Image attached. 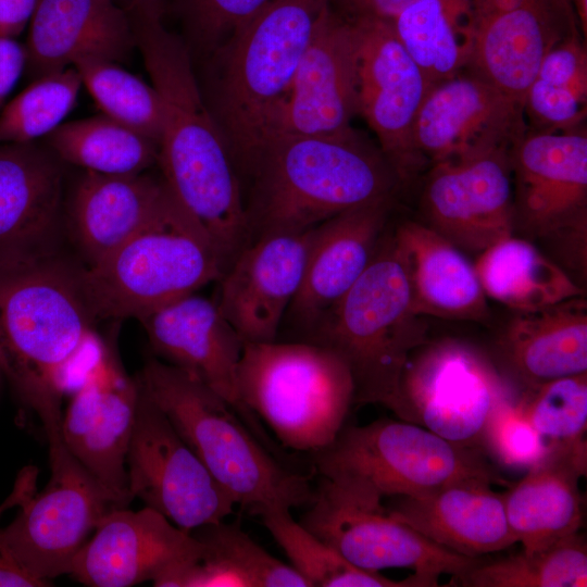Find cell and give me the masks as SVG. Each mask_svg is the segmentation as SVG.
I'll return each instance as SVG.
<instances>
[{
    "label": "cell",
    "instance_id": "obj_1",
    "mask_svg": "<svg viewBox=\"0 0 587 587\" xmlns=\"http://www.w3.org/2000/svg\"><path fill=\"white\" fill-rule=\"evenodd\" d=\"M161 18L130 12L136 48L162 101L158 165L227 266L251 242L239 175L198 83L192 54Z\"/></svg>",
    "mask_w": 587,
    "mask_h": 587
},
{
    "label": "cell",
    "instance_id": "obj_2",
    "mask_svg": "<svg viewBox=\"0 0 587 587\" xmlns=\"http://www.w3.org/2000/svg\"><path fill=\"white\" fill-rule=\"evenodd\" d=\"M83 267L67 251L0 270V367L39 416L49 446L63 444L61 403L74 366L102 345L83 295Z\"/></svg>",
    "mask_w": 587,
    "mask_h": 587
},
{
    "label": "cell",
    "instance_id": "obj_3",
    "mask_svg": "<svg viewBox=\"0 0 587 587\" xmlns=\"http://www.w3.org/2000/svg\"><path fill=\"white\" fill-rule=\"evenodd\" d=\"M249 176L245 207L252 240L307 230L345 211L394 199L401 185L379 147L353 128L275 135Z\"/></svg>",
    "mask_w": 587,
    "mask_h": 587
},
{
    "label": "cell",
    "instance_id": "obj_4",
    "mask_svg": "<svg viewBox=\"0 0 587 587\" xmlns=\"http://www.w3.org/2000/svg\"><path fill=\"white\" fill-rule=\"evenodd\" d=\"M328 0H271L208 57L202 89L236 171L251 173L274 135L297 66Z\"/></svg>",
    "mask_w": 587,
    "mask_h": 587
},
{
    "label": "cell",
    "instance_id": "obj_5",
    "mask_svg": "<svg viewBox=\"0 0 587 587\" xmlns=\"http://www.w3.org/2000/svg\"><path fill=\"white\" fill-rule=\"evenodd\" d=\"M136 377L236 504L259 515L312 501L310 476L277 460L232 405L203 383L155 357Z\"/></svg>",
    "mask_w": 587,
    "mask_h": 587
},
{
    "label": "cell",
    "instance_id": "obj_6",
    "mask_svg": "<svg viewBox=\"0 0 587 587\" xmlns=\"http://www.w3.org/2000/svg\"><path fill=\"white\" fill-rule=\"evenodd\" d=\"M302 340L329 349L345 363L354 404L390 409L410 355L427 342V324L413 309L392 235L384 236L361 277Z\"/></svg>",
    "mask_w": 587,
    "mask_h": 587
},
{
    "label": "cell",
    "instance_id": "obj_7",
    "mask_svg": "<svg viewBox=\"0 0 587 587\" xmlns=\"http://www.w3.org/2000/svg\"><path fill=\"white\" fill-rule=\"evenodd\" d=\"M172 191V190H171ZM225 268L175 195L167 205L91 267L80 284L99 321H137L211 282Z\"/></svg>",
    "mask_w": 587,
    "mask_h": 587
},
{
    "label": "cell",
    "instance_id": "obj_8",
    "mask_svg": "<svg viewBox=\"0 0 587 587\" xmlns=\"http://www.w3.org/2000/svg\"><path fill=\"white\" fill-rule=\"evenodd\" d=\"M237 389L283 447L310 454L335 440L354 404L345 363L329 349L303 340L243 342Z\"/></svg>",
    "mask_w": 587,
    "mask_h": 587
},
{
    "label": "cell",
    "instance_id": "obj_9",
    "mask_svg": "<svg viewBox=\"0 0 587 587\" xmlns=\"http://www.w3.org/2000/svg\"><path fill=\"white\" fill-rule=\"evenodd\" d=\"M311 461L320 476L374 502L428 494L467 478L508 484L482 449L453 444L402 420L345 425Z\"/></svg>",
    "mask_w": 587,
    "mask_h": 587
},
{
    "label": "cell",
    "instance_id": "obj_10",
    "mask_svg": "<svg viewBox=\"0 0 587 587\" xmlns=\"http://www.w3.org/2000/svg\"><path fill=\"white\" fill-rule=\"evenodd\" d=\"M513 235L540 241L563 268L586 271L587 133L525 132L510 150ZM517 236V235H516ZM555 260V262H557Z\"/></svg>",
    "mask_w": 587,
    "mask_h": 587
},
{
    "label": "cell",
    "instance_id": "obj_11",
    "mask_svg": "<svg viewBox=\"0 0 587 587\" xmlns=\"http://www.w3.org/2000/svg\"><path fill=\"white\" fill-rule=\"evenodd\" d=\"M516 400L491 355L459 339L426 342L409 358L390 411L458 445L479 448L494 412Z\"/></svg>",
    "mask_w": 587,
    "mask_h": 587
},
{
    "label": "cell",
    "instance_id": "obj_12",
    "mask_svg": "<svg viewBox=\"0 0 587 587\" xmlns=\"http://www.w3.org/2000/svg\"><path fill=\"white\" fill-rule=\"evenodd\" d=\"M299 523L359 569H410L435 586L440 575L463 573L483 559L441 547L391 517L383 502L360 498L325 476Z\"/></svg>",
    "mask_w": 587,
    "mask_h": 587
},
{
    "label": "cell",
    "instance_id": "obj_13",
    "mask_svg": "<svg viewBox=\"0 0 587 587\" xmlns=\"http://www.w3.org/2000/svg\"><path fill=\"white\" fill-rule=\"evenodd\" d=\"M126 470L130 496L191 530L225 520L236 505L139 384Z\"/></svg>",
    "mask_w": 587,
    "mask_h": 587
},
{
    "label": "cell",
    "instance_id": "obj_14",
    "mask_svg": "<svg viewBox=\"0 0 587 587\" xmlns=\"http://www.w3.org/2000/svg\"><path fill=\"white\" fill-rule=\"evenodd\" d=\"M51 476L46 488L22 504L0 530L3 542L34 576L48 580L71 574L74 558L109 512L127 508L104 489L65 446L49 449Z\"/></svg>",
    "mask_w": 587,
    "mask_h": 587
},
{
    "label": "cell",
    "instance_id": "obj_15",
    "mask_svg": "<svg viewBox=\"0 0 587 587\" xmlns=\"http://www.w3.org/2000/svg\"><path fill=\"white\" fill-rule=\"evenodd\" d=\"M350 21L358 39V113L374 132L400 184L408 183L426 167L414 148L413 129L434 85L407 52L390 21Z\"/></svg>",
    "mask_w": 587,
    "mask_h": 587
},
{
    "label": "cell",
    "instance_id": "obj_16",
    "mask_svg": "<svg viewBox=\"0 0 587 587\" xmlns=\"http://www.w3.org/2000/svg\"><path fill=\"white\" fill-rule=\"evenodd\" d=\"M525 132L521 102L462 71L430 88L415 120L413 142L430 167L511 150Z\"/></svg>",
    "mask_w": 587,
    "mask_h": 587
},
{
    "label": "cell",
    "instance_id": "obj_17",
    "mask_svg": "<svg viewBox=\"0 0 587 587\" xmlns=\"http://www.w3.org/2000/svg\"><path fill=\"white\" fill-rule=\"evenodd\" d=\"M65 192L66 164L45 143H0V270L70 251Z\"/></svg>",
    "mask_w": 587,
    "mask_h": 587
},
{
    "label": "cell",
    "instance_id": "obj_18",
    "mask_svg": "<svg viewBox=\"0 0 587 587\" xmlns=\"http://www.w3.org/2000/svg\"><path fill=\"white\" fill-rule=\"evenodd\" d=\"M199 552V540L158 511L116 509L100 520L92 538L77 552L71 575L90 587L143 582L174 587Z\"/></svg>",
    "mask_w": 587,
    "mask_h": 587
},
{
    "label": "cell",
    "instance_id": "obj_19",
    "mask_svg": "<svg viewBox=\"0 0 587 587\" xmlns=\"http://www.w3.org/2000/svg\"><path fill=\"white\" fill-rule=\"evenodd\" d=\"M138 400L136 377L123 370L115 349L102 344L62 419L65 448L104 489L126 507L127 450Z\"/></svg>",
    "mask_w": 587,
    "mask_h": 587
},
{
    "label": "cell",
    "instance_id": "obj_20",
    "mask_svg": "<svg viewBox=\"0 0 587 587\" xmlns=\"http://www.w3.org/2000/svg\"><path fill=\"white\" fill-rule=\"evenodd\" d=\"M425 225L478 255L513 235L510 150L429 167L420 199Z\"/></svg>",
    "mask_w": 587,
    "mask_h": 587
},
{
    "label": "cell",
    "instance_id": "obj_21",
    "mask_svg": "<svg viewBox=\"0 0 587 587\" xmlns=\"http://www.w3.org/2000/svg\"><path fill=\"white\" fill-rule=\"evenodd\" d=\"M138 322L158 359L197 378L226 400L275 454V445L239 397L237 369L243 340L215 300L191 294Z\"/></svg>",
    "mask_w": 587,
    "mask_h": 587
},
{
    "label": "cell",
    "instance_id": "obj_22",
    "mask_svg": "<svg viewBox=\"0 0 587 587\" xmlns=\"http://www.w3.org/2000/svg\"><path fill=\"white\" fill-rule=\"evenodd\" d=\"M355 114V28L352 21L340 15L327 3L322 9L301 55L273 136L344 133L352 128L351 121Z\"/></svg>",
    "mask_w": 587,
    "mask_h": 587
},
{
    "label": "cell",
    "instance_id": "obj_23",
    "mask_svg": "<svg viewBox=\"0 0 587 587\" xmlns=\"http://www.w3.org/2000/svg\"><path fill=\"white\" fill-rule=\"evenodd\" d=\"M314 228L253 239L218 279L215 300L243 342H271L295 298Z\"/></svg>",
    "mask_w": 587,
    "mask_h": 587
},
{
    "label": "cell",
    "instance_id": "obj_24",
    "mask_svg": "<svg viewBox=\"0 0 587 587\" xmlns=\"http://www.w3.org/2000/svg\"><path fill=\"white\" fill-rule=\"evenodd\" d=\"M171 198L162 176L83 170L65 192L67 248L85 267H91L161 212Z\"/></svg>",
    "mask_w": 587,
    "mask_h": 587
},
{
    "label": "cell",
    "instance_id": "obj_25",
    "mask_svg": "<svg viewBox=\"0 0 587 587\" xmlns=\"http://www.w3.org/2000/svg\"><path fill=\"white\" fill-rule=\"evenodd\" d=\"M391 205L392 199L375 201L315 226L300 287L286 312L304 337L374 259L385 236Z\"/></svg>",
    "mask_w": 587,
    "mask_h": 587
},
{
    "label": "cell",
    "instance_id": "obj_26",
    "mask_svg": "<svg viewBox=\"0 0 587 587\" xmlns=\"http://www.w3.org/2000/svg\"><path fill=\"white\" fill-rule=\"evenodd\" d=\"M471 25L472 51L464 70L522 104L546 54L578 27L570 0H533Z\"/></svg>",
    "mask_w": 587,
    "mask_h": 587
},
{
    "label": "cell",
    "instance_id": "obj_27",
    "mask_svg": "<svg viewBox=\"0 0 587 587\" xmlns=\"http://www.w3.org/2000/svg\"><path fill=\"white\" fill-rule=\"evenodd\" d=\"M24 47L34 80L83 58L126 61L136 41L130 15L113 0H38Z\"/></svg>",
    "mask_w": 587,
    "mask_h": 587
},
{
    "label": "cell",
    "instance_id": "obj_28",
    "mask_svg": "<svg viewBox=\"0 0 587 587\" xmlns=\"http://www.w3.org/2000/svg\"><path fill=\"white\" fill-rule=\"evenodd\" d=\"M485 478H467L420 496L392 497L388 514L457 553L479 558L517 542L504 494Z\"/></svg>",
    "mask_w": 587,
    "mask_h": 587
},
{
    "label": "cell",
    "instance_id": "obj_29",
    "mask_svg": "<svg viewBox=\"0 0 587 587\" xmlns=\"http://www.w3.org/2000/svg\"><path fill=\"white\" fill-rule=\"evenodd\" d=\"M492 360L521 391L587 373L586 300L582 296L517 312L498 339Z\"/></svg>",
    "mask_w": 587,
    "mask_h": 587
},
{
    "label": "cell",
    "instance_id": "obj_30",
    "mask_svg": "<svg viewBox=\"0 0 587 587\" xmlns=\"http://www.w3.org/2000/svg\"><path fill=\"white\" fill-rule=\"evenodd\" d=\"M587 473V444L551 445L504 494L509 526L525 553L544 550L579 533Z\"/></svg>",
    "mask_w": 587,
    "mask_h": 587
},
{
    "label": "cell",
    "instance_id": "obj_31",
    "mask_svg": "<svg viewBox=\"0 0 587 587\" xmlns=\"http://www.w3.org/2000/svg\"><path fill=\"white\" fill-rule=\"evenodd\" d=\"M392 237L407 268L417 314L488 320L486 295L463 251L422 222L399 224Z\"/></svg>",
    "mask_w": 587,
    "mask_h": 587
},
{
    "label": "cell",
    "instance_id": "obj_32",
    "mask_svg": "<svg viewBox=\"0 0 587 587\" xmlns=\"http://www.w3.org/2000/svg\"><path fill=\"white\" fill-rule=\"evenodd\" d=\"M474 268L486 297L517 312L583 296V289L536 245L512 235L477 255Z\"/></svg>",
    "mask_w": 587,
    "mask_h": 587
},
{
    "label": "cell",
    "instance_id": "obj_33",
    "mask_svg": "<svg viewBox=\"0 0 587 587\" xmlns=\"http://www.w3.org/2000/svg\"><path fill=\"white\" fill-rule=\"evenodd\" d=\"M200 542L198 558L174 587H309L291 565L257 544L239 522L225 520L189 530Z\"/></svg>",
    "mask_w": 587,
    "mask_h": 587
},
{
    "label": "cell",
    "instance_id": "obj_34",
    "mask_svg": "<svg viewBox=\"0 0 587 587\" xmlns=\"http://www.w3.org/2000/svg\"><path fill=\"white\" fill-rule=\"evenodd\" d=\"M473 0H419L390 23L428 80L435 85L464 71L473 43Z\"/></svg>",
    "mask_w": 587,
    "mask_h": 587
},
{
    "label": "cell",
    "instance_id": "obj_35",
    "mask_svg": "<svg viewBox=\"0 0 587 587\" xmlns=\"http://www.w3.org/2000/svg\"><path fill=\"white\" fill-rule=\"evenodd\" d=\"M45 145L66 165L108 175L146 172L158 164L154 140L101 113L60 124Z\"/></svg>",
    "mask_w": 587,
    "mask_h": 587
},
{
    "label": "cell",
    "instance_id": "obj_36",
    "mask_svg": "<svg viewBox=\"0 0 587 587\" xmlns=\"http://www.w3.org/2000/svg\"><path fill=\"white\" fill-rule=\"evenodd\" d=\"M587 103V50L578 29L544 58L528 87L524 115L535 132L571 130L584 126Z\"/></svg>",
    "mask_w": 587,
    "mask_h": 587
},
{
    "label": "cell",
    "instance_id": "obj_37",
    "mask_svg": "<svg viewBox=\"0 0 587 587\" xmlns=\"http://www.w3.org/2000/svg\"><path fill=\"white\" fill-rule=\"evenodd\" d=\"M259 516L287 554L291 566L309 582L310 586L434 587L430 580L416 574L396 580L383 576L379 572H370L352 565L296 522L291 517L290 509H267Z\"/></svg>",
    "mask_w": 587,
    "mask_h": 587
},
{
    "label": "cell",
    "instance_id": "obj_38",
    "mask_svg": "<svg viewBox=\"0 0 587 587\" xmlns=\"http://www.w3.org/2000/svg\"><path fill=\"white\" fill-rule=\"evenodd\" d=\"M448 586L586 587L587 546L579 533L540 551L480 562L452 576Z\"/></svg>",
    "mask_w": 587,
    "mask_h": 587
},
{
    "label": "cell",
    "instance_id": "obj_39",
    "mask_svg": "<svg viewBox=\"0 0 587 587\" xmlns=\"http://www.w3.org/2000/svg\"><path fill=\"white\" fill-rule=\"evenodd\" d=\"M72 66L103 114L160 146L163 108L152 84L107 59L83 58Z\"/></svg>",
    "mask_w": 587,
    "mask_h": 587
},
{
    "label": "cell",
    "instance_id": "obj_40",
    "mask_svg": "<svg viewBox=\"0 0 587 587\" xmlns=\"http://www.w3.org/2000/svg\"><path fill=\"white\" fill-rule=\"evenodd\" d=\"M83 86L70 66L30 80L0 109V143H25L48 136L73 110Z\"/></svg>",
    "mask_w": 587,
    "mask_h": 587
},
{
    "label": "cell",
    "instance_id": "obj_41",
    "mask_svg": "<svg viewBox=\"0 0 587 587\" xmlns=\"http://www.w3.org/2000/svg\"><path fill=\"white\" fill-rule=\"evenodd\" d=\"M516 404L548 446L586 442L587 373L525 390Z\"/></svg>",
    "mask_w": 587,
    "mask_h": 587
},
{
    "label": "cell",
    "instance_id": "obj_42",
    "mask_svg": "<svg viewBox=\"0 0 587 587\" xmlns=\"http://www.w3.org/2000/svg\"><path fill=\"white\" fill-rule=\"evenodd\" d=\"M271 0H174L184 39L191 51L208 57Z\"/></svg>",
    "mask_w": 587,
    "mask_h": 587
},
{
    "label": "cell",
    "instance_id": "obj_43",
    "mask_svg": "<svg viewBox=\"0 0 587 587\" xmlns=\"http://www.w3.org/2000/svg\"><path fill=\"white\" fill-rule=\"evenodd\" d=\"M480 449L500 467L527 470L549 446L521 413L516 400L502 403L491 415L482 435Z\"/></svg>",
    "mask_w": 587,
    "mask_h": 587
},
{
    "label": "cell",
    "instance_id": "obj_44",
    "mask_svg": "<svg viewBox=\"0 0 587 587\" xmlns=\"http://www.w3.org/2000/svg\"><path fill=\"white\" fill-rule=\"evenodd\" d=\"M416 1L419 0H328V3L346 18L391 21L403 9Z\"/></svg>",
    "mask_w": 587,
    "mask_h": 587
},
{
    "label": "cell",
    "instance_id": "obj_45",
    "mask_svg": "<svg viewBox=\"0 0 587 587\" xmlns=\"http://www.w3.org/2000/svg\"><path fill=\"white\" fill-rule=\"evenodd\" d=\"M25 66L24 45L15 38L0 36V109L25 72Z\"/></svg>",
    "mask_w": 587,
    "mask_h": 587
},
{
    "label": "cell",
    "instance_id": "obj_46",
    "mask_svg": "<svg viewBox=\"0 0 587 587\" xmlns=\"http://www.w3.org/2000/svg\"><path fill=\"white\" fill-rule=\"evenodd\" d=\"M38 0H0V36L17 37L29 24Z\"/></svg>",
    "mask_w": 587,
    "mask_h": 587
},
{
    "label": "cell",
    "instance_id": "obj_47",
    "mask_svg": "<svg viewBox=\"0 0 587 587\" xmlns=\"http://www.w3.org/2000/svg\"><path fill=\"white\" fill-rule=\"evenodd\" d=\"M48 585V580L40 579L29 573L9 548L0 541V587H41Z\"/></svg>",
    "mask_w": 587,
    "mask_h": 587
},
{
    "label": "cell",
    "instance_id": "obj_48",
    "mask_svg": "<svg viewBox=\"0 0 587 587\" xmlns=\"http://www.w3.org/2000/svg\"><path fill=\"white\" fill-rule=\"evenodd\" d=\"M165 0H133L132 11L162 17L164 12Z\"/></svg>",
    "mask_w": 587,
    "mask_h": 587
},
{
    "label": "cell",
    "instance_id": "obj_49",
    "mask_svg": "<svg viewBox=\"0 0 587 587\" xmlns=\"http://www.w3.org/2000/svg\"><path fill=\"white\" fill-rule=\"evenodd\" d=\"M130 1H133V0H130Z\"/></svg>",
    "mask_w": 587,
    "mask_h": 587
}]
</instances>
